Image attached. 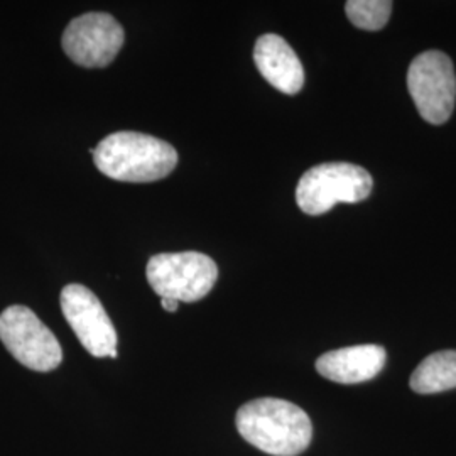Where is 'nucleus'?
Segmentation results:
<instances>
[{"label": "nucleus", "instance_id": "obj_1", "mask_svg": "<svg viewBox=\"0 0 456 456\" xmlns=\"http://www.w3.org/2000/svg\"><path fill=\"white\" fill-rule=\"evenodd\" d=\"M235 424L247 443L267 455H301L313 438L310 416L293 403L276 397L248 401L237 411Z\"/></svg>", "mask_w": 456, "mask_h": 456}, {"label": "nucleus", "instance_id": "obj_2", "mask_svg": "<svg viewBox=\"0 0 456 456\" xmlns=\"http://www.w3.org/2000/svg\"><path fill=\"white\" fill-rule=\"evenodd\" d=\"M98 171L115 181L163 180L178 164L176 149L141 132H115L92 149Z\"/></svg>", "mask_w": 456, "mask_h": 456}, {"label": "nucleus", "instance_id": "obj_3", "mask_svg": "<svg viewBox=\"0 0 456 456\" xmlns=\"http://www.w3.org/2000/svg\"><path fill=\"white\" fill-rule=\"evenodd\" d=\"M374 180L367 169L350 163L318 164L308 169L296 188V203L308 215H323L338 203L369 198Z\"/></svg>", "mask_w": 456, "mask_h": 456}, {"label": "nucleus", "instance_id": "obj_4", "mask_svg": "<svg viewBox=\"0 0 456 456\" xmlns=\"http://www.w3.org/2000/svg\"><path fill=\"white\" fill-rule=\"evenodd\" d=\"M146 276L154 293L163 299L195 303L212 291L218 267L201 252H169L149 259Z\"/></svg>", "mask_w": 456, "mask_h": 456}, {"label": "nucleus", "instance_id": "obj_5", "mask_svg": "<svg viewBox=\"0 0 456 456\" xmlns=\"http://www.w3.org/2000/svg\"><path fill=\"white\" fill-rule=\"evenodd\" d=\"M0 340L19 363L36 372H51L63 362L58 338L26 306L14 305L0 314Z\"/></svg>", "mask_w": 456, "mask_h": 456}, {"label": "nucleus", "instance_id": "obj_6", "mask_svg": "<svg viewBox=\"0 0 456 456\" xmlns=\"http://www.w3.org/2000/svg\"><path fill=\"white\" fill-rule=\"evenodd\" d=\"M408 90L418 112L433 126L444 124L455 109L456 75L448 54L426 51L412 60Z\"/></svg>", "mask_w": 456, "mask_h": 456}, {"label": "nucleus", "instance_id": "obj_7", "mask_svg": "<svg viewBox=\"0 0 456 456\" xmlns=\"http://www.w3.org/2000/svg\"><path fill=\"white\" fill-rule=\"evenodd\" d=\"M60 303L66 322L90 355L117 359V331L95 294L82 284H68Z\"/></svg>", "mask_w": 456, "mask_h": 456}, {"label": "nucleus", "instance_id": "obj_8", "mask_svg": "<svg viewBox=\"0 0 456 456\" xmlns=\"http://www.w3.org/2000/svg\"><path fill=\"white\" fill-rule=\"evenodd\" d=\"M124 39L122 26L110 14L88 12L68 24L61 43L73 63L103 68L114 61Z\"/></svg>", "mask_w": 456, "mask_h": 456}, {"label": "nucleus", "instance_id": "obj_9", "mask_svg": "<svg viewBox=\"0 0 456 456\" xmlns=\"http://www.w3.org/2000/svg\"><path fill=\"white\" fill-rule=\"evenodd\" d=\"M387 352L380 345H355L328 352L316 360V370L337 384H360L384 369Z\"/></svg>", "mask_w": 456, "mask_h": 456}, {"label": "nucleus", "instance_id": "obj_10", "mask_svg": "<svg viewBox=\"0 0 456 456\" xmlns=\"http://www.w3.org/2000/svg\"><path fill=\"white\" fill-rule=\"evenodd\" d=\"M254 61L262 77L279 92L296 95L305 85V69L284 37L264 34L254 48Z\"/></svg>", "mask_w": 456, "mask_h": 456}, {"label": "nucleus", "instance_id": "obj_11", "mask_svg": "<svg viewBox=\"0 0 456 456\" xmlns=\"http://www.w3.org/2000/svg\"><path fill=\"white\" fill-rule=\"evenodd\" d=\"M411 389L418 394H438L456 387V350L436 352L411 375Z\"/></svg>", "mask_w": 456, "mask_h": 456}, {"label": "nucleus", "instance_id": "obj_12", "mask_svg": "<svg viewBox=\"0 0 456 456\" xmlns=\"http://www.w3.org/2000/svg\"><path fill=\"white\" fill-rule=\"evenodd\" d=\"M345 12L354 26L363 31H380L392 12L391 0H350Z\"/></svg>", "mask_w": 456, "mask_h": 456}, {"label": "nucleus", "instance_id": "obj_13", "mask_svg": "<svg viewBox=\"0 0 456 456\" xmlns=\"http://www.w3.org/2000/svg\"><path fill=\"white\" fill-rule=\"evenodd\" d=\"M161 305H163L164 311H169V313H176L178 306H180L178 301H175V299H166V297L161 301Z\"/></svg>", "mask_w": 456, "mask_h": 456}]
</instances>
